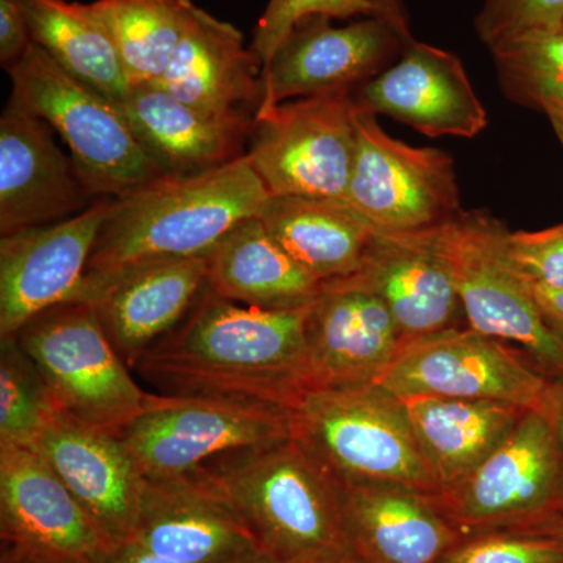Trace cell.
<instances>
[{"mask_svg":"<svg viewBox=\"0 0 563 563\" xmlns=\"http://www.w3.org/2000/svg\"><path fill=\"white\" fill-rule=\"evenodd\" d=\"M269 198L244 155L201 176L166 177L113 199L77 295L135 266L206 257L239 222L258 217Z\"/></svg>","mask_w":563,"mask_h":563,"instance_id":"obj_3","label":"cell"},{"mask_svg":"<svg viewBox=\"0 0 563 563\" xmlns=\"http://www.w3.org/2000/svg\"><path fill=\"white\" fill-rule=\"evenodd\" d=\"M33 44L51 55L63 69L122 102L131 80L113 36L95 2L69 0H16Z\"/></svg>","mask_w":563,"mask_h":563,"instance_id":"obj_29","label":"cell"},{"mask_svg":"<svg viewBox=\"0 0 563 563\" xmlns=\"http://www.w3.org/2000/svg\"><path fill=\"white\" fill-rule=\"evenodd\" d=\"M515 350L501 340L455 325L404 340L377 384L401 399L443 396L548 409L553 379Z\"/></svg>","mask_w":563,"mask_h":563,"instance_id":"obj_10","label":"cell"},{"mask_svg":"<svg viewBox=\"0 0 563 563\" xmlns=\"http://www.w3.org/2000/svg\"><path fill=\"white\" fill-rule=\"evenodd\" d=\"M35 451L113 547L131 542L146 477L120 433L57 410Z\"/></svg>","mask_w":563,"mask_h":563,"instance_id":"obj_17","label":"cell"},{"mask_svg":"<svg viewBox=\"0 0 563 563\" xmlns=\"http://www.w3.org/2000/svg\"><path fill=\"white\" fill-rule=\"evenodd\" d=\"M309 390L377 384L404 342L384 302L343 279L324 282L306 313Z\"/></svg>","mask_w":563,"mask_h":563,"instance_id":"obj_19","label":"cell"},{"mask_svg":"<svg viewBox=\"0 0 563 563\" xmlns=\"http://www.w3.org/2000/svg\"><path fill=\"white\" fill-rule=\"evenodd\" d=\"M209 288L206 257L135 266L85 288L73 302H90L122 361L144 352L180 324Z\"/></svg>","mask_w":563,"mask_h":563,"instance_id":"obj_20","label":"cell"},{"mask_svg":"<svg viewBox=\"0 0 563 563\" xmlns=\"http://www.w3.org/2000/svg\"><path fill=\"white\" fill-rule=\"evenodd\" d=\"M331 21L307 18L284 40L263 69V99L255 118L291 99L354 92L410 44L377 16L343 27Z\"/></svg>","mask_w":563,"mask_h":563,"instance_id":"obj_14","label":"cell"},{"mask_svg":"<svg viewBox=\"0 0 563 563\" xmlns=\"http://www.w3.org/2000/svg\"><path fill=\"white\" fill-rule=\"evenodd\" d=\"M7 74L13 85L10 99L65 140L96 198H125L166 179L141 147L120 102L70 76L36 44Z\"/></svg>","mask_w":563,"mask_h":563,"instance_id":"obj_5","label":"cell"},{"mask_svg":"<svg viewBox=\"0 0 563 563\" xmlns=\"http://www.w3.org/2000/svg\"><path fill=\"white\" fill-rule=\"evenodd\" d=\"M120 435L144 477L168 479L221 455L290 439L292 415L273 404L150 393Z\"/></svg>","mask_w":563,"mask_h":563,"instance_id":"obj_8","label":"cell"},{"mask_svg":"<svg viewBox=\"0 0 563 563\" xmlns=\"http://www.w3.org/2000/svg\"><path fill=\"white\" fill-rule=\"evenodd\" d=\"M111 198H99L66 220L10 233L0 240V339L38 314L73 302Z\"/></svg>","mask_w":563,"mask_h":563,"instance_id":"obj_15","label":"cell"},{"mask_svg":"<svg viewBox=\"0 0 563 563\" xmlns=\"http://www.w3.org/2000/svg\"><path fill=\"white\" fill-rule=\"evenodd\" d=\"M562 29H563V24H562Z\"/></svg>","mask_w":563,"mask_h":563,"instance_id":"obj_45","label":"cell"},{"mask_svg":"<svg viewBox=\"0 0 563 563\" xmlns=\"http://www.w3.org/2000/svg\"><path fill=\"white\" fill-rule=\"evenodd\" d=\"M95 201L49 122L10 99L0 118V235L66 220Z\"/></svg>","mask_w":563,"mask_h":563,"instance_id":"obj_18","label":"cell"},{"mask_svg":"<svg viewBox=\"0 0 563 563\" xmlns=\"http://www.w3.org/2000/svg\"><path fill=\"white\" fill-rule=\"evenodd\" d=\"M507 232L484 210H462L422 231L453 280L468 328L512 344L550 379H562L563 340L544 322L531 287L514 268Z\"/></svg>","mask_w":563,"mask_h":563,"instance_id":"obj_6","label":"cell"},{"mask_svg":"<svg viewBox=\"0 0 563 563\" xmlns=\"http://www.w3.org/2000/svg\"><path fill=\"white\" fill-rule=\"evenodd\" d=\"M550 413L553 418L555 433H558L559 448H561L563 462V377L553 380V391H551Z\"/></svg>","mask_w":563,"mask_h":563,"instance_id":"obj_42","label":"cell"},{"mask_svg":"<svg viewBox=\"0 0 563 563\" xmlns=\"http://www.w3.org/2000/svg\"><path fill=\"white\" fill-rule=\"evenodd\" d=\"M31 31L16 0H0V63L9 69L27 54Z\"/></svg>","mask_w":563,"mask_h":563,"instance_id":"obj_37","label":"cell"},{"mask_svg":"<svg viewBox=\"0 0 563 563\" xmlns=\"http://www.w3.org/2000/svg\"><path fill=\"white\" fill-rule=\"evenodd\" d=\"M352 98L358 110L390 117L429 139H474L488 124L461 58L415 40Z\"/></svg>","mask_w":563,"mask_h":563,"instance_id":"obj_16","label":"cell"},{"mask_svg":"<svg viewBox=\"0 0 563 563\" xmlns=\"http://www.w3.org/2000/svg\"><path fill=\"white\" fill-rule=\"evenodd\" d=\"M132 85L155 84L190 27L192 0H95Z\"/></svg>","mask_w":563,"mask_h":563,"instance_id":"obj_30","label":"cell"},{"mask_svg":"<svg viewBox=\"0 0 563 563\" xmlns=\"http://www.w3.org/2000/svg\"><path fill=\"white\" fill-rule=\"evenodd\" d=\"M98 563H176L152 553L143 544L131 540L111 548Z\"/></svg>","mask_w":563,"mask_h":563,"instance_id":"obj_39","label":"cell"},{"mask_svg":"<svg viewBox=\"0 0 563 563\" xmlns=\"http://www.w3.org/2000/svg\"><path fill=\"white\" fill-rule=\"evenodd\" d=\"M347 563H350V562H347Z\"/></svg>","mask_w":563,"mask_h":563,"instance_id":"obj_47","label":"cell"},{"mask_svg":"<svg viewBox=\"0 0 563 563\" xmlns=\"http://www.w3.org/2000/svg\"><path fill=\"white\" fill-rule=\"evenodd\" d=\"M402 401L422 459L439 490L481 465L509 437L526 412L509 404L443 396H412Z\"/></svg>","mask_w":563,"mask_h":563,"instance_id":"obj_27","label":"cell"},{"mask_svg":"<svg viewBox=\"0 0 563 563\" xmlns=\"http://www.w3.org/2000/svg\"><path fill=\"white\" fill-rule=\"evenodd\" d=\"M132 540L176 563H236L262 553L231 507L195 473L146 477Z\"/></svg>","mask_w":563,"mask_h":563,"instance_id":"obj_21","label":"cell"},{"mask_svg":"<svg viewBox=\"0 0 563 563\" xmlns=\"http://www.w3.org/2000/svg\"><path fill=\"white\" fill-rule=\"evenodd\" d=\"M343 280L376 295L402 340L455 328L462 312L453 280L422 232H377L358 268Z\"/></svg>","mask_w":563,"mask_h":563,"instance_id":"obj_25","label":"cell"},{"mask_svg":"<svg viewBox=\"0 0 563 563\" xmlns=\"http://www.w3.org/2000/svg\"><path fill=\"white\" fill-rule=\"evenodd\" d=\"M553 128L555 131V135H558L559 141H561L563 147V124H559V122H553Z\"/></svg>","mask_w":563,"mask_h":563,"instance_id":"obj_44","label":"cell"},{"mask_svg":"<svg viewBox=\"0 0 563 563\" xmlns=\"http://www.w3.org/2000/svg\"><path fill=\"white\" fill-rule=\"evenodd\" d=\"M439 563H563V542L523 529H493L462 536Z\"/></svg>","mask_w":563,"mask_h":563,"instance_id":"obj_33","label":"cell"},{"mask_svg":"<svg viewBox=\"0 0 563 563\" xmlns=\"http://www.w3.org/2000/svg\"><path fill=\"white\" fill-rule=\"evenodd\" d=\"M111 548L35 450L0 444V563H98Z\"/></svg>","mask_w":563,"mask_h":563,"instance_id":"obj_13","label":"cell"},{"mask_svg":"<svg viewBox=\"0 0 563 563\" xmlns=\"http://www.w3.org/2000/svg\"><path fill=\"white\" fill-rule=\"evenodd\" d=\"M529 287L544 322L559 339L563 340V290H550V288L532 287V285Z\"/></svg>","mask_w":563,"mask_h":563,"instance_id":"obj_38","label":"cell"},{"mask_svg":"<svg viewBox=\"0 0 563 563\" xmlns=\"http://www.w3.org/2000/svg\"><path fill=\"white\" fill-rule=\"evenodd\" d=\"M376 16L391 25L407 43H412L409 18L404 9L402 0H372Z\"/></svg>","mask_w":563,"mask_h":563,"instance_id":"obj_40","label":"cell"},{"mask_svg":"<svg viewBox=\"0 0 563 563\" xmlns=\"http://www.w3.org/2000/svg\"><path fill=\"white\" fill-rule=\"evenodd\" d=\"M292 439L343 484L439 488L399 396L379 384L313 388L291 409Z\"/></svg>","mask_w":563,"mask_h":563,"instance_id":"obj_4","label":"cell"},{"mask_svg":"<svg viewBox=\"0 0 563 563\" xmlns=\"http://www.w3.org/2000/svg\"><path fill=\"white\" fill-rule=\"evenodd\" d=\"M507 254L532 287L563 290V224L536 232H507Z\"/></svg>","mask_w":563,"mask_h":563,"instance_id":"obj_36","label":"cell"},{"mask_svg":"<svg viewBox=\"0 0 563 563\" xmlns=\"http://www.w3.org/2000/svg\"><path fill=\"white\" fill-rule=\"evenodd\" d=\"M155 84L206 113L254 121L263 99V65L235 25L198 7Z\"/></svg>","mask_w":563,"mask_h":563,"instance_id":"obj_23","label":"cell"},{"mask_svg":"<svg viewBox=\"0 0 563 563\" xmlns=\"http://www.w3.org/2000/svg\"><path fill=\"white\" fill-rule=\"evenodd\" d=\"M490 52L507 98L563 124V29L514 36Z\"/></svg>","mask_w":563,"mask_h":563,"instance_id":"obj_31","label":"cell"},{"mask_svg":"<svg viewBox=\"0 0 563 563\" xmlns=\"http://www.w3.org/2000/svg\"><path fill=\"white\" fill-rule=\"evenodd\" d=\"M563 0H485L474 25L488 49L526 33L562 29Z\"/></svg>","mask_w":563,"mask_h":563,"instance_id":"obj_35","label":"cell"},{"mask_svg":"<svg viewBox=\"0 0 563 563\" xmlns=\"http://www.w3.org/2000/svg\"><path fill=\"white\" fill-rule=\"evenodd\" d=\"M352 563H439L462 539L429 493L396 484H343Z\"/></svg>","mask_w":563,"mask_h":563,"instance_id":"obj_24","label":"cell"},{"mask_svg":"<svg viewBox=\"0 0 563 563\" xmlns=\"http://www.w3.org/2000/svg\"><path fill=\"white\" fill-rule=\"evenodd\" d=\"M523 531L547 533V536L555 537V539L563 542V501L555 506L551 512L540 518L539 521L523 528Z\"/></svg>","mask_w":563,"mask_h":563,"instance_id":"obj_41","label":"cell"},{"mask_svg":"<svg viewBox=\"0 0 563 563\" xmlns=\"http://www.w3.org/2000/svg\"><path fill=\"white\" fill-rule=\"evenodd\" d=\"M258 550L287 563H347L344 485L298 440L221 455L192 472Z\"/></svg>","mask_w":563,"mask_h":563,"instance_id":"obj_2","label":"cell"},{"mask_svg":"<svg viewBox=\"0 0 563 563\" xmlns=\"http://www.w3.org/2000/svg\"><path fill=\"white\" fill-rule=\"evenodd\" d=\"M258 217L277 243L321 284L351 276L377 233L343 199L272 196Z\"/></svg>","mask_w":563,"mask_h":563,"instance_id":"obj_28","label":"cell"},{"mask_svg":"<svg viewBox=\"0 0 563 563\" xmlns=\"http://www.w3.org/2000/svg\"><path fill=\"white\" fill-rule=\"evenodd\" d=\"M206 262L214 295L255 309H306L321 290V282L277 243L261 217L239 222Z\"/></svg>","mask_w":563,"mask_h":563,"instance_id":"obj_26","label":"cell"},{"mask_svg":"<svg viewBox=\"0 0 563 563\" xmlns=\"http://www.w3.org/2000/svg\"><path fill=\"white\" fill-rule=\"evenodd\" d=\"M432 499L462 536L523 529L563 501V462L550 406L526 410L472 473Z\"/></svg>","mask_w":563,"mask_h":563,"instance_id":"obj_9","label":"cell"},{"mask_svg":"<svg viewBox=\"0 0 563 563\" xmlns=\"http://www.w3.org/2000/svg\"><path fill=\"white\" fill-rule=\"evenodd\" d=\"M355 133L354 163L343 201L376 232L429 231L461 213V188L448 152L393 139L376 114L358 109Z\"/></svg>","mask_w":563,"mask_h":563,"instance_id":"obj_12","label":"cell"},{"mask_svg":"<svg viewBox=\"0 0 563 563\" xmlns=\"http://www.w3.org/2000/svg\"><path fill=\"white\" fill-rule=\"evenodd\" d=\"M350 563H352V562H350Z\"/></svg>","mask_w":563,"mask_h":563,"instance_id":"obj_46","label":"cell"},{"mask_svg":"<svg viewBox=\"0 0 563 563\" xmlns=\"http://www.w3.org/2000/svg\"><path fill=\"white\" fill-rule=\"evenodd\" d=\"M13 336L60 412L120 433L143 410L150 393L133 380L90 302L54 307Z\"/></svg>","mask_w":563,"mask_h":563,"instance_id":"obj_7","label":"cell"},{"mask_svg":"<svg viewBox=\"0 0 563 563\" xmlns=\"http://www.w3.org/2000/svg\"><path fill=\"white\" fill-rule=\"evenodd\" d=\"M306 309L263 310L210 288L133 368L165 395L210 396L291 410L309 390Z\"/></svg>","mask_w":563,"mask_h":563,"instance_id":"obj_1","label":"cell"},{"mask_svg":"<svg viewBox=\"0 0 563 563\" xmlns=\"http://www.w3.org/2000/svg\"><path fill=\"white\" fill-rule=\"evenodd\" d=\"M312 16L329 20L376 16V9L372 0H269L255 25L251 44V49L261 58L263 69L292 29Z\"/></svg>","mask_w":563,"mask_h":563,"instance_id":"obj_34","label":"cell"},{"mask_svg":"<svg viewBox=\"0 0 563 563\" xmlns=\"http://www.w3.org/2000/svg\"><path fill=\"white\" fill-rule=\"evenodd\" d=\"M120 106L141 147L168 179L201 176L246 155L254 121L206 113L157 84L132 85Z\"/></svg>","mask_w":563,"mask_h":563,"instance_id":"obj_22","label":"cell"},{"mask_svg":"<svg viewBox=\"0 0 563 563\" xmlns=\"http://www.w3.org/2000/svg\"><path fill=\"white\" fill-rule=\"evenodd\" d=\"M55 412L35 363L14 336L0 339V444L35 450Z\"/></svg>","mask_w":563,"mask_h":563,"instance_id":"obj_32","label":"cell"},{"mask_svg":"<svg viewBox=\"0 0 563 563\" xmlns=\"http://www.w3.org/2000/svg\"><path fill=\"white\" fill-rule=\"evenodd\" d=\"M352 95L299 98L255 118L246 158L269 196L344 199L357 143Z\"/></svg>","mask_w":563,"mask_h":563,"instance_id":"obj_11","label":"cell"},{"mask_svg":"<svg viewBox=\"0 0 563 563\" xmlns=\"http://www.w3.org/2000/svg\"><path fill=\"white\" fill-rule=\"evenodd\" d=\"M236 563H287L277 561V559L272 558V555L265 554V553H257L254 555H251V558L244 559V561H240Z\"/></svg>","mask_w":563,"mask_h":563,"instance_id":"obj_43","label":"cell"}]
</instances>
